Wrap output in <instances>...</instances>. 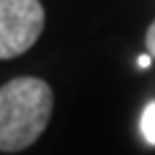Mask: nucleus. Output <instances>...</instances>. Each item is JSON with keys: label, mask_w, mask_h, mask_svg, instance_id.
I'll use <instances>...</instances> for the list:
<instances>
[{"label": "nucleus", "mask_w": 155, "mask_h": 155, "mask_svg": "<svg viewBox=\"0 0 155 155\" xmlns=\"http://www.w3.org/2000/svg\"><path fill=\"white\" fill-rule=\"evenodd\" d=\"M44 31V5L39 0H0V60L28 52Z\"/></svg>", "instance_id": "f03ea898"}, {"label": "nucleus", "mask_w": 155, "mask_h": 155, "mask_svg": "<svg viewBox=\"0 0 155 155\" xmlns=\"http://www.w3.org/2000/svg\"><path fill=\"white\" fill-rule=\"evenodd\" d=\"M140 129H142V137L147 145L155 147V101H150L142 111V119H140Z\"/></svg>", "instance_id": "7ed1b4c3"}, {"label": "nucleus", "mask_w": 155, "mask_h": 155, "mask_svg": "<svg viewBox=\"0 0 155 155\" xmlns=\"http://www.w3.org/2000/svg\"><path fill=\"white\" fill-rule=\"evenodd\" d=\"M145 49H147V54L155 60V21L150 23L147 34H145Z\"/></svg>", "instance_id": "20e7f679"}, {"label": "nucleus", "mask_w": 155, "mask_h": 155, "mask_svg": "<svg viewBox=\"0 0 155 155\" xmlns=\"http://www.w3.org/2000/svg\"><path fill=\"white\" fill-rule=\"evenodd\" d=\"M150 62H153V57H150V54H140V57H137V67H140V70L150 67Z\"/></svg>", "instance_id": "39448f33"}, {"label": "nucleus", "mask_w": 155, "mask_h": 155, "mask_svg": "<svg viewBox=\"0 0 155 155\" xmlns=\"http://www.w3.org/2000/svg\"><path fill=\"white\" fill-rule=\"evenodd\" d=\"M54 109L49 83L21 75L0 88V153H18L34 145L47 129Z\"/></svg>", "instance_id": "f257e3e1"}]
</instances>
